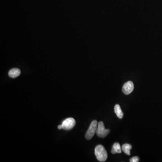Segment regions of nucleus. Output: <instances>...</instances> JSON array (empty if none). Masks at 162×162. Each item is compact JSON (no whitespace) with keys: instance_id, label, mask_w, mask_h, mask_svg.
<instances>
[{"instance_id":"nucleus-1","label":"nucleus","mask_w":162,"mask_h":162,"mask_svg":"<svg viewBox=\"0 0 162 162\" xmlns=\"http://www.w3.org/2000/svg\"><path fill=\"white\" fill-rule=\"evenodd\" d=\"M95 154L97 160L100 162H105L107 159L108 154L104 146L98 145L95 149Z\"/></svg>"},{"instance_id":"nucleus-2","label":"nucleus","mask_w":162,"mask_h":162,"mask_svg":"<svg viewBox=\"0 0 162 162\" xmlns=\"http://www.w3.org/2000/svg\"><path fill=\"white\" fill-rule=\"evenodd\" d=\"M97 121L94 120L92 122L85 135V137L87 140L91 139L94 136L97 130Z\"/></svg>"},{"instance_id":"nucleus-3","label":"nucleus","mask_w":162,"mask_h":162,"mask_svg":"<svg viewBox=\"0 0 162 162\" xmlns=\"http://www.w3.org/2000/svg\"><path fill=\"white\" fill-rule=\"evenodd\" d=\"M110 132V130L105 129L104 123L102 122H100L98 124L96 133L99 137L104 138L106 137Z\"/></svg>"},{"instance_id":"nucleus-4","label":"nucleus","mask_w":162,"mask_h":162,"mask_svg":"<svg viewBox=\"0 0 162 162\" xmlns=\"http://www.w3.org/2000/svg\"><path fill=\"white\" fill-rule=\"evenodd\" d=\"M76 124V122L74 118H69L64 120L62 122L61 125L62 129L65 130L72 129Z\"/></svg>"},{"instance_id":"nucleus-5","label":"nucleus","mask_w":162,"mask_h":162,"mask_svg":"<svg viewBox=\"0 0 162 162\" xmlns=\"http://www.w3.org/2000/svg\"><path fill=\"white\" fill-rule=\"evenodd\" d=\"M134 90V84L132 81H128L126 82L123 87L122 90L123 93L126 95L130 94Z\"/></svg>"},{"instance_id":"nucleus-6","label":"nucleus","mask_w":162,"mask_h":162,"mask_svg":"<svg viewBox=\"0 0 162 162\" xmlns=\"http://www.w3.org/2000/svg\"><path fill=\"white\" fill-rule=\"evenodd\" d=\"M20 73H21V72L19 69L14 68V69H12L9 71L8 75L9 77H12V78H15L20 76Z\"/></svg>"},{"instance_id":"nucleus-7","label":"nucleus","mask_w":162,"mask_h":162,"mask_svg":"<svg viewBox=\"0 0 162 162\" xmlns=\"http://www.w3.org/2000/svg\"><path fill=\"white\" fill-rule=\"evenodd\" d=\"M122 150L121 148L120 145L119 143H115L114 144L113 146L112 150H111V153L113 154H115L116 153H121Z\"/></svg>"},{"instance_id":"nucleus-8","label":"nucleus","mask_w":162,"mask_h":162,"mask_svg":"<svg viewBox=\"0 0 162 162\" xmlns=\"http://www.w3.org/2000/svg\"><path fill=\"white\" fill-rule=\"evenodd\" d=\"M114 112L117 115V117L119 119H122L123 118L124 113H123V111L122 110L119 105H118V104L115 105V107H114Z\"/></svg>"},{"instance_id":"nucleus-9","label":"nucleus","mask_w":162,"mask_h":162,"mask_svg":"<svg viewBox=\"0 0 162 162\" xmlns=\"http://www.w3.org/2000/svg\"><path fill=\"white\" fill-rule=\"evenodd\" d=\"M132 148V146L131 145L129 144H125L122 145V150L126 155H130L131 154H130V150Z\"/></svg>"},{"instance_id":"nucleus-10","label":"nucleus","mask_w":162,"mask_h":162,"mask_svg":"<svg viewBox=\"0 0 162 162\" xmlns=\"http://www.w3.org/2000/svg\"><path fill=\"white\" fill-rule=\"evenodd\" d=\"M139 161V158L137 156L133 157L130 160V162H138Z\"/></svg>"},{"instance_id":"nucleus-11","label":"nucleus","mask_w":162,"mask_h":162,"mask_svg":"<svg viewBox=\"0 0 162 162\" xmlns=\"http://www.w3.org/2000/svg\"><path fill=\"white\" fill-rule=\"evenodd\" d=\"M58 128L59 129V130L62 129V127L61 125H59L58 126Z\"/></svg>"}]
</instances>
